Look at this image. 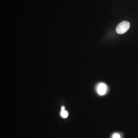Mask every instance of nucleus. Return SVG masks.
Instances as JSON below:
<instances>
[{"label":"nucleus","mask_w":138,"mask_h":138,"mask_svg":"<svg viewBox=\"0 0 138 138\" xmlns=\"http://www.w3.org/2000/svg\"><path fill=\"white\" fill-rule=\"evenodd\" d=\"M130 23L129 22L124 21L120 23L117 26L116 32L118 34H122L126 32L129 29Z\"/></svg>","instance_id":"obj_1"},{"label":"nucleus","mask_w":138,"mask_h":138,"mask_svg":"<svg viewBox=\"0 0 138 138\" xmlns=\"http://www.w3.org/2000/svg\"><path fill=\"white\" fill-rule=\"evenodd\" d=\"M107 91V86L103 83L100 84L97 87V92L100 95H104L106 94Z\"/></svg>","instance_id":"obj_2"},{"label":"nucleus","mask_w":138,"mask_h":138,"mask_svg":"<svg viewBox=\"0 0 138 138\" xmlns=\"http://www.w3.org/2000/svg\"><path fill=\"white\" fill-rule=\"evenodd\" d=\"M60 115L61 117L63 118H67L68 116L69 113L66 110H61L60 113Z\"/></svg>","instance_id":"obj_3"},{"label":"nucleus","mask_w":138,"mask_h":138,"mask_svg":"<svg viewBox=\"0 0 138 138\" xmlns=\"http://www.w3.org/2000/svg\"><path fill=\"white\" fill-rule=\"evenodd\" d=\"M113 138H120V136L118 134H115L113 136Z\"/></svg>","instance_id":"obj_4"},{"label":"nucleus","mask_w":138,"mask_h":138,"mask_svg":"<svg viewBox=\"0 0 138 138\" xmlns=\"http://www.w3.org/2000/svg\"><path fill=\"white\" fill-rule=\"evenodd\" d=\"M65 110V106H62V107H61V110Z\"/></svg>","instance_id":"obj_5"}]
</instances>
